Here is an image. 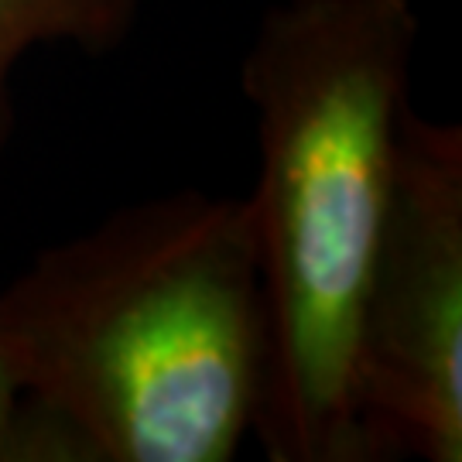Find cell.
<instances>
[{
  "label": "cell",
  "instance_id": "6da1fadb",
  "mask_svg": "<svg viewBox=\"0 0 462 462\" xmlns=\"http://www.w3.org/2000/svg\"><path fill=\"white\" fill-rule=\"evenodd\" d=\"M0 353L42 462H230L264 366L244 199H137L34 254L0 288Z\"/></svg>",
  "mask_w": 462,
  "mask_h": 462
},
{
  "label": "cell",
  "instance_id": "3957f363",
  "mask_svg": "<svg viewBox=\"0 0 462 462\" xmlns=\"http://www.w3.org/2000/svg\"><path fill=\"white\" fill-rule=\"evenodd\" d=\"M353 397L366 462L462 459V127L414 110L366 271Z\"/></svg>",
  "mask_w": 462,
  "mask_h": 462
},
{
  "label": "cell",
  "instance_id": "277c9868",
  "mask_svg": "<svg viewBox=\"0 0 462 462\" xmlns=\"http://www.w3.org/2000/svg\"><path fill=\"white\" fill-rule=\"evenodd\" d=\"M144 0H0V154L17 127L14 79L28 51L69 45L106 55L131 38Z\"/></svg>",
  "mask_w": 462,
  "mask_h": 462
},
{
  "label": "cell",
  "instance_id": "7a4b0ae2",
  "mask_svg": "<svg viewBox=\"0 0 462 462\" xmlns=\"http://www.w3.org/2000/svg\"><path fill=\"white\" fill-rule=\"evenodd\" d=\"M411 0H281L240 89L257 175L244 199L264 366L254 431L274 462H366L353 349L418 49Z\"/></svg>",
  "mask_w": 462,
  "mask_h": 462
},
{
  "label": "cell",
  "instance_id": "5b68a950",
  "mask_svg": "<svg viewBox=\"0 0 462 462\" xmlns=\"http://www.w3.org/2000/svg\"><path fill=\"white\" fill-rule=\"evenodd\" d=\"M0 462H42L38 435L0 353Z\"/></svg>",
  "mask_w": 462,
  "mask_h": 462
}]
</instances>
